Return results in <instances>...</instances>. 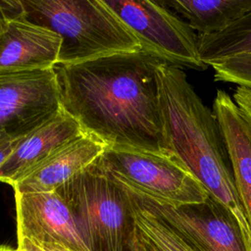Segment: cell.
<instances>
[{"label": "cell", "mask_w": 251, "mask_h": 251, "mask_svg": "<svg viewBox=\"0 0 251 251\" xmlns=\"http://www.w3.org/2000/svg\"><path fill=\"white\" fill-rule=\"evenodd\" d=\"M164 139L169 156L179 162L235 218L251 251V227L234 184L228 152L213 111L204 104L184 72L162 63L157 69Z\"/></svg>", "instance_id": "7a4b0ae2"}, {"label": "cell", "mask_w": 251, "mask_h": 251, "mask_svg": "<svg viewBox=\"0 0 251 251\" xmlns=\"http://www.w3.org/2000/svg\"><path fill=\"white\" fill-rule=\"evenodd\" d=\"M18 251H75L66 246L54 243H36L27 240H18Z\"/></svg>", "instance_id": "d6986e66"}, {"label": "cell", "mask_w": 251, "mask_h": 251, "mask_svg": "<svg viewBox=\"0 0 251 251\" xmlns=\"http://www.w3.org/2000/svg\"><path fill=\"white\" fill-rule=\"evenodd\" d=\"M18 240L90 251L65 200L56 192L15 193Z\"/></svg>", "instance_id": "9c48e42d"}, {"label": "cell", "mask_w": 251, "mask_h": 251, "mask_svg": "<svg viewBox=\"0 0 251 251\" xmlns=\"http://www.w3.org/2000/svg\"><path fill=\"white\" fill-rule=\"evenodd\" d=\"M105 148L100 141L82 134L60 147L16 182L13 185L15 193L55 191L96 161Z\"/></svg>", "instance_id": "4fadbf2b"}, {"label": "cell", "mask_w": 251, "mask_h": 251, "mask_svg": "<svg viewBox=\"0 0 251 251\" xmlns=\"http://www.w3.org/2000/svg\"><path fill=\"white\" fill-rule=\"evenodd\" d=\"M129 251H150L148 249V247L146 246V244L144 243V241L142 240V238L140 237L139 233L136 230H134V234L132 237V241H131V245H130V250Z\"/></svg>", "instance_id": "44dd1931"}, {"label": "cell", "mask_w": 251, "mask_h": 251, "mask_svg": "<svg viewBox=\"0 0 251 251\" xmlns=\"http://www.w3.org/2000/svg\"><path fill=\"white\" fill-rule=\"evenodd\" d=\"M162 63L141 49L57 65L61 108L106 147L169 156L157 78Z\"/></svg>", "instance_id": "6da1fadb"}, {"label": "cell", "mask_w": 251, "mask_h": 251, "mask_svg": "<svg viewBox=\"0 0 251 251\" xmlns=\"http://www.w3.org/2000/svg\"><path fill=\"white\" fill-rule=\"evenodd\" d=\"M97 161L117 181L171 204L199 203L209 196L204 186L179 162L168 155L106 147Z\"/></svg>", "instance_id": "5b68a950"}, {"label": "cell", "mask_w": 251, "mask_h": 251, "mask_svg": "<svg viewBox=\"0 0 251 251\" xmlns=\"http://www.w3.org/2000/svg\"><path fill=\"white\" fill-rule=\"evenodd\" d=\"M126 191L130 199L136 230L150 251H199L165 221L138 201L127 189Z\"/></svg>", "instance_id": "9a60e30c"}, {"label": "cell", "mask_w": 251, "mask_h": 251, "mask_svg": "<svg viewBox=\"0 0 251 251\" xmlns=\"http://www.w3.org/2000/svg\"><path fill=\"white\" fill-rule=\"evenodd\" d=\"M216 81L251 89V54L236 55L211 63Z\"/></svg>", "instance_id": "e0dca14e"}, {"label": "cell", "mask_w": 251, "mask_h": 251, "mask_svg": "<svg viewBox=\"0 0 251 251\" xmlns=\"http://www.w3.org/2000/svg\"><path fill=\"white\" fill-rule=\"evenodd\" d=\"M7 18H8V14H7V10H6L5 1L0 0V30L3 26V25L5 24Z\"/></svg>", "instance_id": "7402d4cb"}, {"label": "cell", "mask_w": 251, "mask_h": 251, "mask_svg": "<svg viewBox=\"0 0 251 251\" xmlns=\"http://www.w3.org/2000/svg\"><path fill=\"white\" fill-rule=\"evenodd\" d=\"M232 99L247 120L251 123V89L243 86H237L233 92Z\"/></svg>", "instance_id": "ac0fdd59"}, {"label": "cell", "mask_w": 251, "mask_h": 251, "mask_svg": "<svg viewBox=\"0 0 251 251\" xmlns=\"http://www.w3.org/2000/svg\"><path fill=\"white\" fill-rule=\"evenodd\" d=\"M139 41L143 50L177 68L204 71L198 36L161 1L103 0Z\"/></svg>", "instance_id": "8992f818"}, {"label": "cell", "mask_w": 251, "mask_h": 251, "mask_svg": "<svg viewBox=\"0 0 251 251\" xmlns=\"http://www.w3.org/2000/svg\"><path fill=\"white\" fill-rule=\"evenodd\" d=\"M24 137H15L7 134L0 135V165L8 159Z\"/></svg>", "instance_id": "ffe728a7"}, {"label": "cell", "mask_w": 251, "mask_h": 251, "mask_svg": "<svg viewBox=\"0 0 251 251\" xmlns=\"http://www.w3.org/2000/svg\"><path fill=\"white\" fill-rule=\"evenodd\" d=\"M17 251H18V250H17Z\"/></svg>", "instance_id": "cb8c5ba5"}, {"label": "cell", "mask_w": 251, "mask_h": 251, "mask_svg": "<svg viewBox=\"0 0 251 251\" xmlns=\"http://www.w3.org/2000/svg\"><path fill=\"white\" fill-rule=\"evenodd\" d=\"M10 16L0 30V71H45L59 62L61 37L32 24L19 13L18 1H9Z\"/></svg>", "instance_id": "30bf717a"}, {"label": "cell", "mask_w": 251, "mask_h": 251, "mask_svg": "<svg viewBox=\"0 0 251 251\" xmlns=\"http://www.w3.org/2000/svg\"><path fill=\"white\" fill-rule=\"evenodd\" d=\"M61 109L55 69L0 71V135L26 136Z\"/></svg>", "instance_id": "ba28073f"}, {"label": "cell", "mask_w": 251, "mask_h": 251, "mask_svg": "<svg viewBox=\"0 0 251 251\" xmlns=\"http://www.w3.org/2000/svg\"><path fill=\"white\" fill-rule=\"evenodd\" d=\"M198 35L222 32L251 11V0L161 1Z\"/></svg>", "instance_id": "5bb4252c"}, {"label": "cell", "mask_w": 251, "mask_h": 251, "mask_svg": "<svg viewBox=\"0 0 251 251\" xmlns=\"http://www.w3.org/2000/svg\"><path fill=\"white\" fill-rule=\"evenodd\" d=\"M71 209L90 251H129L135 230L126 187L94 161L55 190Z\"/></svg>", "instance_id": "277c9868"}, {"label": "cell", "mask_w": 251, "mask_h": 251, "mask_svg": "<svg viewBox=\"0 0 251 251\" xmlns=\"http://www.w3.org/2000/svg\"><path fill=\"white\" fill-rule=\"evenodd\" d=\"M220 126L239 200L251 227V123L232 97L218 89L212 109Z\"/></svg>", "instance_id": "8fae6325"}, {"label": "cell", "mask_w": 251, "mask_h": 251, "mask_svg": "<svg viewBox=\"0 0 251 251\" xmlns=\"http://www.w3.org/2000/svg\"><path fill=\"white\" fill-rule=\"evenodd\" d=\"M85 134L79 124L63 109L50 121L24 137L0 165V181L12 186L60 147Z\"/></svg>", "instance_id": "7c38bea8"}, {"label": "cell", "mask_w": 251, "mask_h": 251, "mask_svg": "<svg viewBox=\"0 0 251 251\" xmlns=\"http://www.w3.org/2000/svg\"><path fill=\"white\" fill-rule=\"evenodd\" d=\"M18 6L24 19L60 35L58 65L142 49L103 0H19Z\"/></svg>", "instance_id": "3957f363"}, {"label": "cell", "mask_w": 251, "mask_h": 251, "mask_svg": "<svg viewBox=\"0 0 251 251\" xmlns=\"http://www.w3.org/2000/svg\"><path fill=\"white\" fill-rule=\"evenodd\" d=\"M0 251H17V249H13L7 245H0Z\"/></svg>", "instance_id": "603a6c76"}, {"label": "cell", "mask_w": 251, "mask_h": 251, "mask_svg": "<svg viewBox=\"0 0 251 251\" xmlns=\"http://www.w3.org/2000/svg\"><path fill=\"white\" fill-rule=\"evenodd\" d=\"M126 187L199 251H249L233 215L212 196L175 205Z\"/></svg>", "instance_id": "52a82bcc"}, {"label": "cell", "mask_w": 251, "mask_h": 251, "mask_svg": "<svg viewBox=\"0 0 251 251\" xmlns=\"http://www.w3.org/2000/svg\"><path fill=\"white\" fill-rule=\"evenodd\" d=\"M197 36L200 59L208 67L225 58L251 54V11L222 32Z\"/></svg>", "instance_id": "2e32d148"}]
</instances>
